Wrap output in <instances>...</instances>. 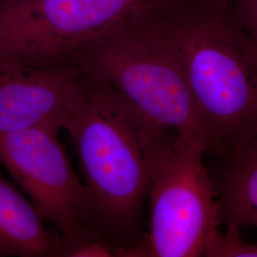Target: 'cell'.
I'll list each match as a JSON object with an SVG mask.
<instances>
[{
    "label": "cell",
    "instance_id": "12",
    "mask_svg": "<svg viewBox=\"0 0 257 257\" xmlns=\"http://www.w3.org/2000/svg\"><path fill=\"white\" fill-rule=\"evenodd\" d=\"M228 10L257 43V0H237Z\"/></svg>",
    "mask_w": 257,
    "mask_h": 257
},
{
    "label": "cell",
    "instance_id": "7",
    "mask_svg": "<svg viewBox=\"0 0 257 257\" xmlns=\"http://www.w3.org/2000/svg\"><path fill=\"white\" fill-rule=\"evenodd\" d=\"M85 95L76 67L0 66V134L55 126L66 130Z\"/></svg>",
    "mask_w": 257,
    "mask_h": 257
},
{
    "label": "cell",
    "instance_id": "10",
    "mask_svg": "<svg viewBox=\"0 0 257 257\" xmlns=\"http://www.w3.org/2000/svg\"><path fill=\"white\" fill-rule=\"evenodd\" d=\"M207 257H257V244L244 241L237 231H220L212 242Z\"/></svg>",
    "mask_w": 257,
    "mask_h": 257
},
{
    "label": "cell",
    "instance_id": "4",
    "mask_svg": "<svg viewBox=\"0 0 257 257\" xmlns=\"http://www.w3.org/2000/svg\"><path fill=\"white\" fill-rule=\"evenodd\" d=\"M171 1L0 0V66H74L83 48Z\"/></svg>",
    "mask_w": 257,
    "mask_h": 257
},
{
    "label": "cell",
    "instance_id": "11",
    "mask_svg": "<svg viewBox=\"0 0 257 257\" xmlns=\"http://www.w3.org/2000/svg\"><path fill=\"white\" fill-rule=\"evenodd\" d=\"M115 248L99 233L92 232L66 246L62 257H115Z\"/></svg>",
    "mask_w": 257,
    "mask_h": 257
},
{
    "label": "cell",
    "instance_id": "8",
    "mask_svg": "<svg viewBox=\"0 0 257 257\" xmlns=\"http://www.w3.org/2000/svg\"><path fill=\"white\" fill-rule=\"evenodd\" d=\"M0 256L61 257L58 231L0 174Z\"/></svg>",
    "mask_w": 257,
    "mask_h": 257
},
{
    "label": "cell",
    "instance_id": "6",
    "mask_svg": "<svg viewBox=\"0 0 257 257\" xmlns=\"http://www.w3.org/2000/svg\"><path fill=\"white\" fill-rule=\"evenodd\" d=\"M61 131L42 126L0 134V163L30 195L44 220L58 231L62 257L64 247L96 230L89 191L59 140Z\"/></svg>",
    "mask_w": 257,
    "mask_h": 257
},
{
    "label": "cell",
    "instance_id": "9",
    "mask_svg": "<svg viewBox=\"0 0 257 257\" xmlns=\"http://www.w3.org/2000/svg\"><path fill=\"white\" fill-rule=\"evenodd\" d=\"M211 175L227 230L257 229V137Z\"/></svg>",
    "mask_w": 257,
    "mask_h": 257
},
{
    "label": "cell",
    "instance_id": "5",
    "mask_svg": "<svg viewBox=\"0 0 257 257\" xmlns=\"http://www.w3.org/2000/svg\"><path fill=\"white\" fill-rule=\"evenodd\" d=\"M201 144L172 138L152 168L148 187L149 231L116 257H207L220 232V212Z\"/></svg>",
    "mask_w": 257,
    "mask_h": 257
},
{
    "label": "cell",
    "instance_id": "1",
    "mask_svg": "<svg viewBox=\"0 0 257 257\" xmlns=\"http://www.w3.org/2000/svg\"><path fill=\"white\" fill-rule=\"evenodd\" d=\"M181 66L207 152L221 160L257 137V43L229 10L173 0L154 14Z\"/></svg>",
    "mask_w": 257,
    "mask_h": 257
},
{
    "label": "cell",
    "instance_id": "3",
    "mask_svg": "<svg viewBox=\"0 0 257 257\" xmlns=\"http://www.w3.org/2000/svg\"><path fill=\"white\" fill-rule=\"evenodd\" d=\"M155 13L83 48L74 66L110 86L151 122L207 150L183 71Z\"/></svg>",
    "mask_w": 257,
    "mask_h": 257
},
{
    "label": "cell",
    "instance_id": "2",
    "mask_svg": "<svg viewBox=\"0 0 257 257\" xmlns=\"http://www.w3.org/2000/svg\"><path fill=\"white\" fill-rule=\"evenodd\" d=\"M85 76V95L65 131L89 191L92 228L114 247L140 243L152 168L174 132L145 118L110 86Z\"/></svg>",
    "mask_w": 257,
    "mask_h": 257
},
{
    "label": "cell",
    "instance_id": "13",
    "mask_svg": "<svg viewBox=\"0 0 257 257\" xmlns=\"http://www.w3.org/2000/svg\"><path fill=\"white\" fill-rule=\"evenodd\" d=\"M237 0H198L197 2L215 10H228Z\"/></svg>",
    "mask_w": 257,
    "mask_h": 257
}]
</instances>
